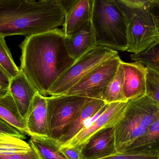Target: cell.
<instances>
[{
	"label": "cell",
	"mask_w": 159,
	"mask_h": 159,
	"mask_svg": "<svg viewBox=\"0 0 159 159\" xmlns=\"http://www.w3.org/2000/svg\"><path fill=\"white\" fill-rule=\"evenodd\" d=\"M62 29L26 37L21 43L20 70L44 97L75 60L67 51Z\"/></svg>",
	"instance_id": "cell-1"
},
{
	"label": "cell",
	"mask_w": 159,
	"mask_h": 159,
	"mask_svg": "<svg viewBox=\"0 0 159 159\" xmlns=\"http://www.w3.org/2000/svg\"><path fill=\"white\" fill-rule=\"evenodd\" d=\"M60 0H0V35L31 36L63 26Z\"/></svg>",
	"instance_id": "cell-2"
},
{
	"label": "cell",
	"mask_w": 159,
	"mask_h": 159,
	"mask_svg": "<svg viewBox=\"0 0 159 159\" xmlns=\"http://www.w3.org/2000/svg\"><path fill=\"white\" fill-rule=\"evenodd\" d=\"M91 1V22L97 46L126 51L129 17L125 7L117 0Z\"/></svg>",
	"instance_id": "cell-3"
},
{
	"label": "cell",
	"mask_w": 159,
	"mask_h": 159,
	"mask_svg": "<svg viewBox=\"0 0 159 159\" xmlns=\"http://www.w3.org/2000/svg\"><path fill=\"white\" fill-rule=\"evenodd\" d=\"M159 117V103L148 95L129 100L123 117L115 127L117 153L123 152Z\"/></svg>",
	"instance_id": "cell-4"
},
{
	"label": "cell",
	"mask_w": 159,
	"mask_h": 159,
	"mask_svg": "<svg viewBox=\"0 0 159 159\" xmlns=\"http://www.w3.org/2000/svg\"><path fill=\"white\" fill-rule=\"evenodd\" d=\"M48 136L58 140L84 106L92 99L78 95L46 97Z\"/></svg>",
	"instance_id": "cell-5"
},
{
	"label": "cell",
	"mask_w": 159,
	"mask_h": 159,
	"mask_svg": "<svg viewBox=\"0 0 159 159\" xmlns=\"http://www.w3.org/2000/svg\"><path fill=\"white\" fill-rule=\"evenodd\" d=\"M124 7L129 17L126 51L138 54L158 43L156 22L148 8L131 9Z\"/></svg>",
	"instance_id": "cell-6"
},
{
	"label": "cell",
	"mask_w": 159,
	"mask_h": 159,
	"mask_svg": "<svg viewBox=\"0 0 159 159\" xmlns=\"http://www.w3.org/2000/svg\"><path fill=\"white\" fill-rule=\"evenodd\" d=\"M118 54L107 47L97 46L75 61L57 80L49 90V95H61L67 92L95 67Z\"/></svg>",
	"instance_id": "cell-7"
},
{
	"label": "cell",
	"mask_w": 159,
	"mask_h": 159,
	"mask_svg": "<svg viewBox=\"0 0 159 159\" xmlns=\"http://www.w3.org/2000/svg\"><path fill=\"white\" fill-rule=\"evenodd\" d=\"M121 61L118 54L113 56L92 70L62 94L102 100L104 93L115 77Z\"/></svg>",
	"instance_id": "cell-8"
},
{
	"label": "cell",
	"mask_w": 159,
	"mask_h": 159,
	"mask_svg": "<svg viewBox=\"0 0 159 159\" xmlns=\"http://www.w3.org/2000/svg\"><path fill=\"white\" fill-rule=\"evenodd\" d=\"M127 102H117L106 104L89 124L60 147L74 148L83 145L97 132L114 128L123 117Z\"/></svg>",
	"instance_id": "cell-9"
},
{
	"label": "cell",
	"mask_w": 159,
	"mask_h": 159,
	"mask_svg": "<svg viewBox=\"0 0 159 159\" xmlns=\"http://www.w3.org/2000/svg\"><path fill=\"white\" fill-rule=\"evenodd\" d=\"M65 11L62 30L69 35L91 22V0H61Z\"/></svg>",
	"instance_id": "cell-10"
},
{
	"label": "cell",
	"mask_w": 159,
	"mask_h": 159,
	"mask_svg": "<svg viewBox=\"0 0 159 159\" xmlns=\"http://www.w3.org/2000/svg\"><path fill=\"white\" fill-rule=\"evenodd\" d=\"M124 70V94L127 101L146 94L147 68L137 61H121Z\"/></svg>",
	"instance_id": "cell-11"
},
{
	"label": "cell",
	"mask_w": 159,
	"mask_h": 159,
	"mask_svg": "<svg viewBox=\"0 0 159 159\" xmlns=\"http://www.w3.org/2000/svg\"><path fill=\"white\" fill-rule=\"evenodd\" d=\"M116 153L115 127L97 132L82 146L83 159L102 158Z\"/></svg>",
	"instance_id": "cell-12"
},
{
	"label": "cell",
	"mask_w": 159,
	"mask_h": 159,
	"mask_svg": "<svg viewBox=\"0 0 159 159\" xmlns=\"http://www.w3.org/2000/svg\"><path fill=\"white\" fill-rule=\"evenodd\" d=\"M26 134L30 136H48L46 97L37 92L25 119Z\"/></svg>",
	"instance_id": "cell-13"
},
{
	"label": "cell",
	"mask_w": 159,
	"mask_h": 159,
	"mask_svg": "<svg viewBox=\"0 0 159 159\" xmlns=\"http://www.w3.org/2000/svg\"><path fill=\"white\" fill-rule=\"evenodd\" d=\"M65 43L70 56L76 61L97 46L96 36L91 22L69 35Z\"/></svg>",
	"instance_id": "cell-14"
},
{
	"label": "cell",
	"mask_w": 159,
	"mask_h": 159,
	"mask_svg": "<svg viewBox=\"0 0 159 159\" xmlns=\"http://www.w3.org/2000/svg\"><path fill=\"white\" fill-rule=\"evenodd\" d=\"M8 92L12 95L20 115L25 119L38 92L20 71L11 79Z\"/></svg>",
	"instance_id": "cell-15"
},
{
	"label": "cell",
	"mask_w": 159,
	"mask_h": 159,
	"mask_svg": "<svg viewBox=\"0 0 159 159\" xmlns=\"http://www.w3.org/2000/svg\"><path fill=\"white\" fill-rule=\"evenodd\" d=\"M106 104L102 100L92 99L80 111L74 120L65 130L62 136L57 140L59 144L61 146L85 128L94 119Z\"/></svg>",
	"instance_id": "cell-16"
},
{
	"label": "cell",
	"mask_w": 159,
	"mask_h": 159,
	"mask_svg": "<svg viewBox=\"0 0 159 159\" xmlns=\"http://www.w3.org/2000/svg\"><path fill=\"white\" fill-rule=\"evenodd\" d=\"M0 118L26 134V121L20 115L11 93L0 96Z\"/></svg>",
	"instance_id": "cell-17"
},
{
	"label": "cell",
	"mask_w": 159,
	"mask_h": 159,
	"mask_svg": "<svg viewBox=\"0 0 159 159\" xmlns=\"http://www.w3.org/2000/svg\"><path fill=\"white\" fill-rule=\"evenodd\" d=\"M29 143L42 159H66L60 152L57 141L49 136H30Z\"/></svg>",
	"instance_id": "cell-18"
},
{
	"label": "cell",
	"mask_w": 159,
	"mask_h": 159,
	"mask_svg": "<svg viewBox=\"0 0 159 159\" xmlns=\"http://www.w3.org/2000/svg\"><path fill=\"white\" fill-rule=\"evenodd\" d=\"M146 149L159 151V117L149 126L142 136L135 140L124 151Z\"/></svg>",
	"instance_id": "cell-19"
},
{
	"label": "cell",
	"mask_w": 159,
	"mask_h": 159,
	"mask_svg": "<svg viewBox=\"0 0 159 159\" xmlns=\"http://www.w3.org/2000/svg\"><path fill=\"white\" fill-rule=\"evenodd\" d=\"M121 61L115 77L107 86L103 96L102 100L106 104L128 102L124 94V74Z\"/></svg>",
	"instance_id": "cell-20"
},
{
	"label": "cell",
	"mask_w": 159,
	"mask_h": 159,
	"mask_svg": "<svg viewBox=\"0 0 159 159\" xmlns=\"http://www.w3.org/2000/svg\"><path fill=\"white\" fill-rule=\"evenodd\" d=\"M31 150L30 143L13 135L0 134V156L26 154Z\"/></svg>",
	"instance_id": "cell-21"
},
{
	"label": "cell",
	"mask_w": 159,
	"mask_h": 159,
	"mask_svg": "<svg viewBox=\"0 0 159 159\" xmlns=\"http://www.w3.org/2000/svg\"><path fill=\"white\" fill-rule=\"evenodd\" d=\"M131 59L142 63L147 68L159 72V42L138 54H133Z\"/></svg>",
	"instance_id": "cell-22"
},
{
	"label": "cell",
	"mask_w": 159,
	"mask_h": 159,
	"mask_svg": "<svg viewBox=\"0 0 159 159\" xmlns=\"http://www.w3.org/2000/svg\"><path fill=\"white\" fill-rule=\"evenodd\" d=\"M0 65L11 77L16 76L20 70L13 60L12 55L7 45L5 37L0 35Z\"/></svg>",
	"instance_id": "cell-23"
},
{
	"label": "cell",
	"mask_w": 159,
	"mask_h": 159,
	"mask_svg": "<svg viewBox=\"0 0 159 159\" xmlns=\"http://www.w3.org/2000/svg\"><path fill=\"white\" fill-rule=\"evenodd\" d=\"M98 159H159V151L151 149L123 151Z\"/></svg>",
	"instance_id": "cell-24"
},
{
	"label": "cell",
	"mask_w": 159,
	"mask_h": 159,
	"mask_svg": "<svg viewBox=\"0 0 159 159\" xmlns=\"http://www.w3.org/2000/svg\"><path fill=\"white\" fill-rule=\"evenodd\" d=\"M146 95L159 103V83L149 68H147L146 79Z\"/></svg>",
	"instance_id": "cell-25"
},
{
	"label": "cell",
	"mask_w": 159,
	"mask_h": 159,
	"mask_svg": "<svg viewBox=\"0 0 159 159\" xmlns=\"http://www.w3.org/2000/svg\"><path fill=\"white\" fill-rule=\"evenodd\" d=\"M82 146L83 145L74 148L59 147V150L66 159H83Z\"/></svg>",
	"instance_id": "cell-26"
},
{
	"label": "cell",
	"mask_w": 159,
	"mask_h": 159,
	"mask_svg": "<svg viewBox=\"0 0 159 159\" xmlns=\"http://www.w3.org/2000/svg\"><path fill=\"white\" fill-rule=\"evenodd\" d=\"M123 5L131 9L148 8L156 0H117Z\"/></svg>",
	"instance_id": "cell-27"
},
{
	"label": "cell",
	"mask_w": 159,
	"mask_h": 159,
	"mask_svg": "<svg viewBox=\"0 0 159 159\" xmlns=\"http://www.w3.org/2000/svg\"><path fill=\"white\" fill-rule=\"evenodd\" d=\"M0 134H9L22 139H25L24 134L1 118H0Z\"/></svg>",
	"instance_id": "cell-28"
},
{
	"label": "cell",
	"mask_w": 159,
	"mask_h": 159,
	"mask_svg": "<svg viewBox=\"0 0 159 159\" xmlns=\"http://www.w3.org/2000/svg\"><path fill=\"white\" fill-rule=\"evenodd\" d=\"M11 77L0 65V96L8 93Z\"/></svg>",
	"instance_id": "cell-29"
},
{
	"label": "cell",
	"mask_w": 159,
	"mask_h": 159,
	"mask_svg": "<svg viewBox=\"0 0 159 159\" xmlns=\"http://www.w3.org/2000/svg\"><path fill=\"white\" fill-rule=\"evenodd\" d=\"M0 159H42V158L35 149L31 147V150L27 154H23V155H12L10 156H0Z\"/></svg>",
	"instance_id": "cell-30"
},
{
	"label": "cell",
	"mask_w": 159,
	"mask_h": 159,
	"mask_svg": "<svg viewBox=\"0 0 159 159\" xmlns=\"http://www.w3.org/2000/svg\"><path fill=\"white\" fill-rule=\"evenodd\" d=\"M148 9L154 17L159 33V0H156L153 2L148 7Z\"/></svg>",
	"instance_id": "cell-31"
},
{
	"label": "cell",
	"mask_w": 159,
	"mask_h": 159,
	"mask_svg": "<svg viewBox=\"0 0 159 159\" xmlns=\"http://www.w3.org/2000/svg\"><path fill=\"white\" fill-rule=\"evenodd\" d=\"M151 70V72H152L153 74L154 75V76L156 77V79L157 80L158 82L159 83V72L156 71L154 70H152V69H150Z\"/></svg>",
	"instance_id": "cell-32"
},
{
	"label": "cell",
	"mask_w": 159,
	"mask_h": 159,
	"mask_svg": "<svg viewBox=\"0 0 159 159\" xmlns=\"http://www.w3.org/2000/svg\"><path fill=\"white\" fill-rule=\"evenodd\" d=\"M29 1H42V0H29ZM61 1V0H60Z\"/></svg>",
	"instance_id": "cell-33"
}]
</instances>
